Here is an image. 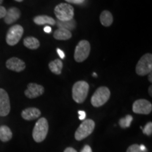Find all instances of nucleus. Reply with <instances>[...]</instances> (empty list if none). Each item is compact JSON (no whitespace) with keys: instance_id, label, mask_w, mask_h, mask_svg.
<instances>
[{"instance_id":"nucleus-32","label":"nucleus","mask_w":152,"mask_h":152,"mask_svg":"<svg viewBox=\"0 0 152 152\" xmlns=\"http://www.w3.org/2000/svg\"><path fill=\"white\" fill-rule=\"evenodd\" d=\"M140 149H141V151H142V152L147 151V149H146V148H145V146H144V145L140 146Z\"/></svg>"},{"instance_id":"nucleus-31","label":"nucleus","mask_w":152,"mask_h":152,"mask_svg":"<svg viewBox=\"0 0 152 152\" xmlns=\"http://www.w3.org/2000/svg\"><path fill=\"white\" fill-rule=\"evenodd\" d=\"M64 152H77V151L72 147H68L64 150Z\"/></svg>"},{"instance_id":"nucleus-13","label":"nucleus","mask_w":152,"mask_h":152,"mask_svg":"<svg viewBox=\"0 0 152 152\" xmlns=\"http://www.w3.org/2000/svg\"><path fill=\"white\" fill-rule=\"evenodd\" d=\"M20 17V11L16 7H11L8 10L4 16V22L7 24H12L16 22Z\"/></svg>"},{"instance_id":"nucleus-4","label":"nucleus","mask_w":152,"mask_h":152,"mask_svg":"<svg viewBox=\"0 0 152 152\" xmlns=\"http://www.w3.org/2000/svg\"><path fill=\"white\" fill-rule=\"evenodd\" d=\"M111 96V92L106 87H100L95 91L91 98V104L94 107H100L108 102Z\"/></svg>"},{"instance_id":"nucleus-22","label":"nucleus","mask_w":152,"mask_h":152,"mask_svg":"<svg viewBox=\"0 0 152 152\" xmlns=\"http://www.w3.org/2000/svg\"><path fill=\"white\" fill-rule=\"evenodd\" d=\"M132 120H133V118L132 115H126V116H125V118H123L120 119V121H119L120 126L123 128H128V127L130 126Z\"/></svg>"},{"instance_id":"nucleus-20","label":"nucleus","mask_w":152,"mask_h":152,"mask_svg":"<svg viewBox=\"0 0 152 152\" xmlns=\"http://www.w3.org/2000/svg\"><path fill=\"white\" fill-rule=\"evenodd\" d=\"M49 68L53 73L60 75L63 68V62L59 59H55L49 63Z\"/></svg>"},{"instance_id":"nucleus-34","label":"nucleus","mask_w":152,"mask_h":152,"mask_svg":"<svg viewBox=\"0 0 152 152\" xmlns=\"http://www.w3.org/2000/svg\"><path fill=\"white\" fill-rule=\"evenodd\" d=\"M151 90H152V87L151 86H150L149 87V94H150V96H152V92H151Z\"/></svg>"},{"instance_id":"nucleus-18","label":"nucleus","mask_w":152,"mask_h":152,"mask_svg":"<svg viewBox=\"0 0 152 152\" xmlns=\"http://www.w3.org/2000/svg\"><path fill=\"white\" fill-rule=\"evenodd\" d=\"M56 24L58 28H63L71 32L76 27V21L74 18L70 20H66V21H61V20H57Z\"/></svg>"},{"instance_id":"nucleus-15","label":"nucleus","mask_w":152,"mask_h":152,"mask_svg":"<svg viewBox=\"0 0 152 152\" xmlns=\"http://www.w3.org/2000/svg\"><path fill=\"white\" fill-rule=\"evenodd\" d=\"M33 21L35 24L38 26H42V25H50V26H54L56 24V20L52 17L46 16V15H40L34 18Z\"/></svg>"},{"instance_id":"nucleus-7","label":"nucleus","mask_w":152,"mask_h":152,"mask_svg":"<svg viewBox=\"0 0 152 152\" xmlns=\"http://www.w3.org/2000/svg\"><path fill=\"white\" fill-rule=\"evenodd\" d=\"M91 50L90 44L87 40H81L79 42L75 47L74 53V58L77 62H83L89 56Z\"/></svg>"},{"instance_id":"nucleus-23","label":"nucleus","mask_w":152,"mask_h":152,"mask_svg":"<svg viewBox=\"0 0 152 152\" xmlns=\"http://www.w3.org/2000/svg\"><path fill=\"white\" fill-rule=\"evenodd\" d=\"M142 130H143V133L146 134L147 135H151L152 133V123H148L147 124L144 126V128Z\"/></svg>"},{"instance_id":"nucleus-36","label":"nucleus","mask_w":152,"mask_h":152,"mask_svg":"<svg viewBox=\"0 0 152 152\" xmlns=\"http://www.w3.org/2000/svg\"><path fill=\"white\" fill-rule=\"evenodd\" d=\"M3 1H4V0H0V6H1V4L3 3Z\"/></svg>"},{"instance_id":"nucleus-29","label":"nucleus","mask_w":152,"mask_h":152,"mask_svg":"<svg viewBox=\"0 0 152 152\" xmlns=\"http://www.w3.org/2000/svg\"><path fill=\"white\" fill-rule=\"evenodd\" d=\"M80 152H92V148H91L89 145H85L83 149L81 150Z\"/></svg>"},{"instance_id":"nucleus-21","label":"nucleus","mask_w":152,"mask_h":152,"mask_svg":"<svg viewBox=\"0 0 152 152\" xmlns=\"http://www.w3.org/2000/svg\"><path fill=\"white\" fill-rule=\"evenodd\" d=\"M23 45L25 47L30 49H37L40 45V43L37 38L34 37H28L24 39Z\"/></svg>"},{"instance_id":"nucleus-6","label":"nucleus","mask_w":152,"mask_h":152,"mask_svg":"<svg viewBox=\"0 0 152 152\" xmlns=\"http://www.w3.org/2000/svg\"><path fill=\"white\" fill-rule=\"evenodd\" d=\"M152 71V55L150 53L142 56L136 66V73L138 75L144 76L151 73Z\"/></svg>"},{"instance_id":"nucleus-25","label":"nucleus","mask_w":152,"mask_h":152,"mask_svg":"<svg viewBox=\"0 0 152 152\" xmlns=\"http://www.w3.org/2000/svg\"><path fill=\"white\" fill-rule=\"evenodd\" d=\"M6 13H7V9L5 7H2V6H0V18H4Z\"/></svg>"},{"instance_id":"nucleus-17","label":"nucleus","mask_w":152,"mask_h":152,"mask_svg":"<svg viewBox=\"0 0 152 152\" xmlns=\"http://www.w3.org/2000/svg\"><path fill=\"white\" fill-rule=\"evenodd\" d=\"M72 37V33L71 31L63 29V28H58L55 30L54 33V37L58 40H68L71 39Z\"/></svg>"},{"instance_id":"nucleus-19","label":"nucleus","mask_w":152,"mask_h":152,"mask_svg":"<svg viewBox=\"0 0 152 152\" xmlns=\"http://www.w3.org/2000/svg\"><path fill=\"white\" fill-rule=\"evenodd\" d=\"M13 134L11 129L7 125L0 126V140L4 142H9L12 138Z\"/></svg>"},{"instance_id":"nucleus-30","label":"nucleus","mask_w":152,"mask_h":152,"mask_svg":"<svg viewBox=\"0 0 152 152\" xmlns=\"http://www.w3.org/2000/svg\"><path fill=\"white\" fill-rule=\"evenodd\" d=\"M44 31H45L46 33H50L51 32H52V28L48 26H45V27L44 28Z\"/></svg>"},{"instance_id":"nucleus-8","label":"nucleus","mask_w":152,"mask_h":152,"mask_svg":"<svg viewBox=\"0 0 152 152\" xmlns=\"http://www.w3.org/2000/svg\"><path fill=\"white\" fill-rule=\"evenodd\" d=\"M23 28L20 25H14L9 28L7 32L6 41L10 46H14L18 43L23 34Z\"/></svg>"},{"instance_id":"nucleus-16","label":"nucleus","mask_w":152,"mask_h":152,"mask_svg":"<svg viewBox=\"0 0 152 152\" xmlns=\"http://www.w3.org/2000/svg\"><path fill=\"white\" fill-rule=\"evenodd\" d=\"M113 17L110 11L104 10L100 15V22L104 27H109L113 23Z\"/></svg>"},{"instance_id":"nucleus-5","label":"nucleus","mask_w":152,"mask_h":152,"mask_svg":"<svg viewBox=\"0 0 152 152\" xmlns=\"http://www.w3.org/2000/svg\"><path fill=\"white\" fill-rule=\"evenodd\" d=\"M95 127L94 121L92 119L85 120L81 123L79 128L77 129L75 133V138L77 141H80L87 137L92 134Z\"/></svg>"},{"instance_id":"nucleus-2","label":"nucleus","mask_w":152,"mask_h":152,"mask_svg":"<svg viewBox=\"0 0 152 152\" xmlns=\"http://www.w3.org/2000/svg\"><path fill=\"white\" fill-rule=\"evenodd\" d=\"M49 131V124L45 118H41L35 123L33 131V137L36 142H42L47 137Z\"/></svg>"},{"instance_id":"nucleus-1","label":"nucleus","mask_w":152,"mask_h":152,"mask_svg":"<svg viewBox=\"0 0 152 152\" xmlns=\"http://www.w3.org/2000/svg\"><path fill=\"white\" fill-rule=\"evenodd\" d=\"M89 92V84L85 81H77L73 85L72 96L76 103L82 104L86 99Z\"/></svg>"},{"instance_id":"nucleus-3","label":"nucleus","mask_w":152,"mask_h":152,"mask_svg":"<svg viewBox=\"0 0 152 152\" xmlns=\"http://www.w3.org/2000/svg\"><path fill=\"white\" fill-rule=\"evenodd\" d=\"M54 14L58 20H70L73 18L74 8L69 4L61 3L54 8Z\"/></svg>"},{"instance_id":"nucleus-37","label":"nucleus","mask_w":152,"mask_h":152,"mask_svg":"<svg viewBox=\"0 0 152 152\" xmlns=\"http://www.w3.org/2000/svg\"><path fill=\"white\" fill-rule=\"evenodd\" d=\"M93 75H94V77H96V76H97V75H96V73H93Z\"/></svg>"},{"instance_id":"nucleus-26","label":"nucleus","mask_w":152,"mask_h":152,"mask_svg":"<svg viewBox=\"0 0 152 152\" xmlns=\"http://www.w3.org/2000/svg\"><path fill=\"white\" fill-rule=\"evenodd\" d=\"M68 3L75 4H80L85 1V0H65Z\"/></svg>"},{"instance_id":"nucleus-33","label":"nucleus","mask_w":152,"mask_h":152,"mask_svg":"<svg viewBox=\"0 0 152 152\" xmlns=\"http://www.w3.org/2000/svg\"><path fill=\"white\" fill-rule=\"evenodd\" d=\"M149 77H148V80H149V81L150 82V83H151L152 82V75H151V73H149Z\"/></svg>"},{"instance_id":"nucleus-28","label":"nucleus","mask_w":152,"mask_h":152,"mask_svg":"<svg viewBox=\"0 0 152 152\" xmlns=\"http://www.w3.org/2000/svg\"><path fill=\"white\" fill-rule=\"evenodd\" d=\"M78 114H79V119L80 120H81V121L85 120V117H86V113H85L84 111H79Z\"/></svg>"},{"instance_id":"nucleus-12","label":"nucleus","mask_w":152,"mask_h":152,"mask_svg":"<svg viewBox=\"0 0 152 152\" xmlns=\"http://www.w3.org/2000/svg\"><path fill=\"white\" fill-rule=\"evenodd\" d=\"M6 66L8 69L16 72H21L26 68V64L23 61L16 57L9 58L6 63Z\"/></svg>"},{"instance_id":"nucleus-35","label":"nucleus","mask_w":152,"mask_h":152,"mask_svg":"<svg viewBox=\"0 0 152 152\" xmlns=\"http://www.w3.org/2000/svg\"><path fill=\"white\" fill-rule=\"evenodd\" d=\"M15 1H18V2H21V1H23V0H15Z\"/></svg>"},{"instance_id":"nucleus-11","label":"nucleus","mask_w":152,"mask_h":152,"mask_svg":"<svg viewBox=\"0 0 152 152\" xmlns=\"http://www.w3.org/2000/svg\"><path fill=\"white\" fill-rule=\"evenodd\" d=\"M45 92V88L42 85L36 83H30L28 85L27 90L25 91V95L29 99H35L41 96Z\"/></svg>"},{"instance_id":"nucleus-10","label":"nucleus","mask_w":152,"mask_h":152,"mask_svg":"<svg viewBox=\"0 0 152 152\" xmlns=\"http://www.w3.org/2000/svg\"><path fill=\"white\" fill-rule=\"evenodd\" d=\"M11 109L9 95L4 89L0 88V116H7Z\"/></svg>"},{"instance_id":"nucleus-14","label":"nucleus","mask_w":152,"mask_h":152,"mask_svg":"<svg viewBox=\"0 0 152 152\" xmlns=\"http://www.w3.org/2000/svg\"><path fill=\"white\" fill-rule=\"evenodd\" d=\"M41 115V111L37 108L30 107L24 109L21 113V116L26 121H33L37 119Z\"/></svg>"},{"instance_id":"nucleus-24","label":"nucleus","mask_w":152,"mask_h":152,"mask_svg":"<svg viewBox=\"0 0 152 152\" xmlns=\"http://www.w3.org/2000/svg\"><path fill=\"white\" fill-rule=\"evenodd\" d=\"M126 152H142L138 144H132L127 149Z\"/></svg>"},{"instance_id":"nucleus-27","label":"nucleus","mask_w":152,"mask_h":152,"mask_svg":"<svg viewBox=\"0 0 152 152\" xmlns=\"http://www.w3.org/2000/svg\"><path fill=\"white\" fill-rule=\"evenodd\" d=\"M56 52H57V53H58V56H60V58H61V59H64V58H65V56H66L65 53H64V52H63V51L61 50V49H60L59 48H57V49H56Z\"/></svg>"},{"instance_id":"nucleus-9","label":"nucleus","mask_w":152,"mask_h":152,"mask_svg":"<svg viewBox=\"0 0 152 152\" xmlns=\"http://www.w3.org/2000/svg\"><path fill=\"white\" fill-rule=\"evenodd\" d=\"M152 104L147 99H138L134 102L132 105V111L138 114L147 115L151 112Z\"/></svg>"}]
</instances>
